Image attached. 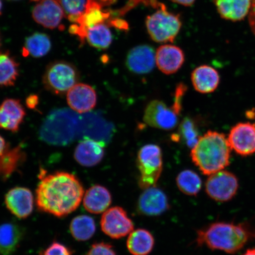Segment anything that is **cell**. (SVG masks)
<instances>
[{
  "label": "cell",
  "instance_id": "30bf717a",
  "mask_svg": "<svg viewBox=\"0 0 255 255\" xmlns=\"http://www.w3.org/2000/svg\"><path fill=\"white\" fill-rule=\"evenodd\" d=\"M111 13L103 8V5L98 0H87V7L84 13L76 23L69 27V32L77 36L82 43H84L89 28L109 21Z\"/></svg>",
  "mask_w": 255,
  "mask_h": 255
},
{
  "label": "cell",
  "instance_id": "cb8c5ba5",
  "mask_svg": "<svg viewBox=\"0 0 255 255\" xmlns=\"http://www.w3.org/2000/svg\"><path fill=\"white\" fill-rule=\"evenodd\" d=\"M23 238V230L15 223H5L0 225V254H13L20 246Z\"/></svg>",
  "mask_w": 255,
  "mask_h": 255
},
{
  "label": "cell",
  "instance_id": "8fae6325",
  "mask_svg": "<svg viewBox=\"0 0 255 255\" xmlns=\"http://www.w3.org/2000/svg\"><path fill=\"white\" fill-rule=\"evenodd\" d=\"M178 114L163 102L152 101L145 108L143 121L149 126L163 130H171L178 123Z\"/></svg>",
  "mask_w": 255,
  "mask_h": 255
},
{
  "label": "cell",
  "instance_id": "ba28073f",
  "mask_svg": "<svg viewBox=\"0 0 255 255\" xmlns=\"http://www.w3.org/2000/svg\"><path fill=\"white\" fill-rule=\"evenodd\" d=\"M238 189L237 177L224 170L209 175L205 185L207 195L219 202H228L234 198Z\"/></svg>",
  "mask_w": 255,
  "mask_h": 255
},
{
  "label": "cell",
  "instance_id": "3957f363",
  "mask_svg": "<svg viewBox=\"0 0 255 255\" xmlns=\"http://www.w3.org/2000/svg\"><path fill=\"white\" fill-rule=\"evenodd\" d=\"M231 150L225 134L209 130L191 149V157L203 174L210 175L228 166Z\"/></svg>",
  "mask_w": 255,
  "mask_h": 255
},
{
  "label": "cell",
  "instance_id": "ffe728a7",
  "mask_svg": "<svg viewBox=\"0 0 255 255\" xmlns=\"http://www.w3.org/2000/svg\"><path fill=\"white\" fill-rule=\"evenodd\" d=\"M104 141L94 139H83L75 149L74 157L79 164L93 167L103 159L105 154Z\"/></svg>",
  "mask_w": 255,
  "mask_h": 255
},
{
  "label": "cell",
  "instance_id": "5b68a950",
  "mask_svg": "<svg viewBox=\"0 0 255 255\" xmlns=\"http://www.w3.org/2000/svg\"><path fill=\"white\" fill-rule=\"evenodd\" d=\"M158 10L146 19V26L151 39L157 43L173 42L181 29L180 15L169 12L164 5L156 2Z\"/></svg>",
  "mask_w": 255,
  "mask_h": 255
},
{
  "label": "cell",
  "instance_id": "83f0119b",
  "mask_svg": "<svg viewBox=\"0 0 255 255\" xmlns=\"http://www.w3.org/2000/svg\"><path fill=\"white\" fill-rule=\"evenodd\" d=\"M18 64L8 52L0 53V87L13 86L18 76Z\"/></svg>",
  "mask_w": 255,
  "mask_h": 255
},
{
  "label": "cell",
  "instance_id": "7c38bea8",
  "mask_svg": "<svg viewBox=\"0 0 255 255\" xmlns=\"http://www.w3.org/2000/svg\"><path fill=\"white\" fill-rule=\"evenodd\" d=\"M232 150L242 156L255 153V124L241 123L232 127L228 137Z\"/></svg>",
  "mask_w": 255,
  "mask_h": 255
},
{
  "label": "cell",
  "instance_id": "7bdbcfd3",
  "mask_svg": "<svg viewBox=\"0 0 255 255\" xmlns=\"http://www.w3.org/2000/svg\"><path fill=\"white\" fill-rule=\"evenodd\" d=\"M2 3L1 0H0V15L2 13Z\"/></svg>",
  "mask_w": 255,
  "mask_h": 255
},
{
  "label": "cell",
  "instance_id": "d4e9b609",
  "mask_svg": "<svg viewBox=\"0 0 255 255\" xmlns=\"http://www.w3.org/2000/svg\"><path fill=\"white\" fill-rule=\"evenodd\" d=\"M153 235L144 229H138L130 232L127 241V247L132 255H148L154 247Z\"/></svg>",
  "mask_w": 255,
  "mask_h": 255
},
{
  "label": "cell",
  "instance_id": "b9f144b4",
  "mask_svg": "<svg viewBox=\"0 0 255 255\" xmlns=\"http://www.w3.org/2000/svg\"><path fill=\"white\" fill-rule=\"evenodd\" d=\"M116 0H100V1L103 4H110L113 3Z\"/></svg>",
  "mask_w": 255,
  "mask_h": 255
},
{
  "label": "cell",
  "instance_id": "277c9868",
  "mask_svg": "<svg viewBox=\"0 0 255 255\" xmlns=\"http://www.w3.org/2000/svg\"><path fill=\"white\" fill-rule=\"evenodd\" d=\"M82 116L68 109L54 110L41 126L40 138L49 144L65 146L83 139Z\"/></svg>",
  "mask_w": 255,
  "mask_h": 255
},
{
  "label": "cell",
  "instance_id": "bcb514c9",
  "mask_svg": "<svg viewBox=\"0 0 255 255\" xmlns=\"http://www.w3.org/2000/svg\"><path fill=\"white\" fill-rule=\"evenodd\" d=\"M0 46H1V38H0Z\"/></svg>",
  "mask_w": 255,
  "mask_h": 255
},
{
  "label": "cell",
  "instance_id": "4fadbf2b",
  "mask_svg": "<svg viewBox=\"0 0 255 255\" xmlns=\"http://www.w3.org/2000/svg\"><path fill=\"white\" fill-rule=\"evenodd\" d=\"M5 205L9 211L17 218L26 219L33 212L34 197L27 188L15 187L5 194Z\"/></svg>",
  "mask_w": 255,
  "mask_h": 255
},
{
  "label": "cell",
  "instance_id": "d6986e66",
  "mask_svg": "<svg viewBox=\"0 0 255 255\" xmlns=\"http://www.w3.org/2000/svg\"><path fill=\"white\" fill-rule=\"evenodd\" d=\"M25 116V111L20 101L5 100L0 105V128L17 132Z\"/></svg>",
  "mask_w": 255,
  "mask_h": 255
},
{
  "label": "cell",
  "instance_id": "603a6c76",
  "mask_svg": "<svg viewBox=\"0 0 255 255\" xmlns=\"http://www.w3.org/2000/svg\"><path fill=\"white\" fill-rule=\"evenodd\" d=\"M214 2L222 18L237 21L243 20L250 11L253 0H215Z\"/></svg>",
  "mask_w": 255,
  "mask_h": 255
},
{
  "label": "cell",
  "instance_id": "d6a6232c",
  "mask_svg": "<svg viewBox=\"0 0 255 255\" xmlns=\"http://www.w3.org/2000/svg\"><path fill=\"white\" fill-rule=\"evenodd\" d=\"M86 255H117L111 245L105 242L95 243L92 245Z\"/></svg>",
  "mask_w": 255,
  "mask_h": 255
},
{
  "label": "cell",
  "instance_id": "7402d4cb",
  "mask_svg": "<svg viewBox=\"0 0 255 255\" xmlns=\"http://www.w3.org/2000/svg\"><path fill=\"white\" fill-rule=\"evenodd\" d=\"M191 78L195 90L204 94L215 91L220 82L218 72L208 65L200 66L194 69Z\"/></svg>",
  "mask_w": 255,
  "mask_h": 255
},
{
  "label": "cell",
  "instance_id": "9c48e42d",
  "mask_svg": "<svg viewBox=\"0 0 255 255\" xmlns=\"http://www.w3.org/2000/svg\"><path fill=\"white\" fill-rule=\"evenodd\" d=\"M102 231L112 239H120L134 230L132 220L122 207H111L103 213L101 220Z\"/></svg>",
  "mask_w": 255,
  "mask_h": 255
},
{
  "label": "cell",
  "instance_id": "f35d334b",
  "mask_svg": "<svg viewBox=\"0 0 255 255\" xmlns=\"http://www.w3.org/2000/svg\"><path fill=\"white\" fill-rule=\"evenodd\" d=\"M170 1L184 6H191L194 4L196 0H170Z\"/></svg>",
  "mask_w": 255,
  "mask_h": 255
},
{
  "label": "cell",
  "instance_id": "ee69618b",
  "mask_svg": "<svg viewBox=\"0 0 255 255\" xmlns=\"http://www.w3.org/2000/svg\"><path fill=\"white\" fill-rule=\"evenodd\" d=\"M31 1H41V0H31Z\"/></svg>",
  "mask_w": 255,
  "mask_h": 255
},
{
  "label": "cell",
  "instance_id": "44dd1931",
  "mask_svg": "<svg viewBox=\"0 0 255 255\" xmlns=\"http://www.w3.org/2000/svg\"><path fill=\"white\" fill-rule=\"evenodd\" d=\"M83 205L87 212L92 214L103 213L112 203L110 191L101 185H95L89 188L83 197Z\"/></svg>",
  "mask_w": 255,
  "mask_h": 255
},
{
  "label": "cell",
  "instance_id": "d590c367",
  "mask_svg": "<svg viewBox=\"0 0 255 255\" xmlns=\"http://www.w3.org/2000/svg\"><path fill=\"white\" fill-rule=\"evenodd\" d=\"M108 24L117 28H120V29H127L128 28L127 22L119 18L108 21Z\"/></svg>",
  "mask_w": 255,
  "mask_h": 255
},
{
  "label": "cell",
  "instance_id": "ab89813d",
  "mask_svg": "<svg viewBox=\"0 0 255 255\" xmlns=\"http://www.w3.org/2000/svg\"><path fill=\"white\" fill-rule=\"evenodd\" d=\"M6 148V143L4 138L0 135V157L4 154Z\"/></svg>",
  "mask_w": 255,
  "mask_h": 255
},
{
  "label": "cell",
  "instance_id": "52a82bcc",
  "mask_svg": "<svg viewBox=\"0 0 255 255\" xmlns=\"http://www.w3.org/2000/svg\"><path fill=\"white\" fill-rule=\"evenodd\" d=\"M137 167L139 171V187L145 190L155 186L162 171L160 147L155 144L142 146L137 155Z\"/></svg>",
  "mask_w": 255,
  "mask_h": 255
},
{
  "label": "cell",
  "instance_id": "f1b7e54d",
  "mask_svg": "<svg viewBox=\"0 0 255 255\" xmlns=\"http://www.w3.org/2000/svg\"><path fill=\"white\" fill-rule=\"evenodd\" d=\"M85 40L91 46L97 49H105L109 47L113 41L109 25L104 23L89 28Z\"/></svg>",
  "mask_w": 255,
  "mask_h": 255
},
{
  "label": "cell",
  "instance_id": "836d02e7",
  "mask_svg": "<svg viewBox=\"0 0 255 255\" xmlns=\"http://www.w3.org/2000/svg\"><path fill=\"white\" fill-rule=\"evenodd\" d=\"M42 255H72V254L65 245L54 242L43 252Z\"/></svg>",
  "mask_w": 255,
  "mask_h": 255
},
{
  "label": "cell",
  "instance_id": "4316f807",
  "mask_svg": "<svg viewBox=\"0 0 255 255\" xmlns=\"http://www.w3.org/2000/svg\"><path fill=\"white\" fill-rule=\"evenodd\" d=\"M96 228L94 219L88 215L75 217L69 227L73 238L79 242L87 241L93 237Z\"/></svg>",
  "mask_w": 255,
  "mask_h": 255
},
{
  "label": "cell",
  "instance_id": "5bb4252c",
  "mask_svg": "<svg viewBox=\"0 0 255 255\" xmlns=\"http://www.w3.org/2000/svg\"><path fill=\"white\" fill-rule=\"evenodd\" d=\"M32 16L36 23L52 30L59 27L65 17L57 0H41L34 6Z\"/></svg>",
  "mask_w": 255,
  "mask_h": 255
},
{
  "label": "cell",
  "instance_id": "f6af8a7d",
  "mask_svg": "<svg viewBox=\"0 0 255 255\" xmlns=\"http://www.w3.org/2000/svg\"><path fill=\"white\" fill-rule=\"evenodd\" d=\"M8 1H18V0H8Z\"/></svg>",
  "mask_w": 255,
  "mask_h": 255
},
{
  "label": "cell",
  "instance_id": "ac0fdd59",
  "mask_svg": "<svg viewBox=\"0 0 255 255\" xmlns=\"http://www.w3.org/2000/svg\"><path fill=\"white\" fill-rule=\"evenodd\" d=\"M185 57L180 48L171 44H164L155 53V62L162 73L166 75L176 73L183 66Z\"/></svg>",
  "mask_w": 255,
  "mask_h": 255
},
{
  "label": "cell",
  "instance_id": "8d00e7d4",
  "mask_svg": "<svg viewBox=\"0 0 255 255\" xmlns=\"http://www.w3.org/2000/svg\"><path fill=\"white\" fill-rule=\"evenodd\" d=\"M249 21H250L251 30L255 34V0H253V3H252L250 15H249Z\"/></svg>",
  "mask_w": 255,
  "mask_h": 255
},
{
  "label": "cell",
  "instance_id": "e575fe53",
  "mask_svg": "<svg viewBox=\"0 0 255 255\" xmlns=\"http://www.w3.org/2000/svg\"><path fill=\"white\" fill-rule=\"evenodd\" d=\"M186 87L184 84H180L177 86L175 92L174 103L172 108L179 115L181 110V100L186 91Z\"/></svg>",
  "mask_w": 255,
  "mask_h": 255
},
{
  "label": "cell",
  "instance_id": "74e56055",
  "mask_svg": "<svg viewBox=\"0 0 255 255\" xmlns=\"http://www.w3.org/2000/svg\"><path fill=\"white\" fill-rule=\"evenodd\" d=\"M26 104L28 107L34 108L38 104V98L36 95H31L27 99Z\"/></svg>",
  "mask_w": 255,
  "mask_h": 255
},
{
  "label": "cell",
  "instance_id": "8992f818",
  "mask_svg": "<svg viewBox=\"0 0 255 255\" xmlns=\"http://www.w3.org/2000/svg\"><path fill=\"white\" fill-rule=\"evenodd\" d=\"M79 73L72 63L60 60L49 64L44 73L43 82L48 91L62 95L78 84Z\"/></svg>",
  "mask_w": 255,
  "mask_h": 255
},
{
  "label": "cell",
  "instance_id": "60d3db41",
  "mask_svg": "<svg viewBox=\"0 0 255 255\" xmlns=\"http://www.w3.org/2000/svg\"><path fill=\"white\" fill-rule=\"evenodd\" d=\"M242 255H255V249H250Z\"/></svg>",
  "mask_w": 255,
  "mask_h": 255
},
{
  "label": "cell",
  "instance_id": "6da1fadb",
  "mask_svg": "<svg viewBox=\"0 0 255 255\" xmlns=\"http://www.w3.org/2000/svg\"><path fill=\"white\" fill-rule=\"evenodd\" d=\"M84 196V187L77 177L59 171L41 180L36 191V203L41 212L63 218L78 209Z\"/></svg>",
  "mask_w": 255,
  "mask_h": 255
},
{
  "label": "cell",
  "instance_id": "f546056e",
  "mask_svg": "<svg viewBox=\"0 0 255 255\" xmlns=\"http://www.w3.org/2000/svg\"><path fill=\"white\" fill-rule=\"evenodd\" d=\"M176 183L181 192L191 196H196L202 186L199 175L190 170L180 172L176 178Z\"/></svg>",
  "mask_w": 255,
  "mask_h": 255
},
{
  "label": "cell",
  "instance_id": "9a60e30c",
  "mask_svg": "<svg viewBox=\"0 0 255 255\" xmlns=\"http://www.w3.org/2000/svg\"><path fill=\"white\" fill-rule=\"evenodd\" d=\"M137 209L141 214L147 216H158L169 209L166 194L158 188L145 189L139 197Z\"/></svg>",
  "mask_w": 255,
  "mask_h": 255
},
{
  "label": "cell",
  "instance_id": "2e32d148",
  "mask_svg": "<svg viewBox=\"0 0 255 255\" xmlns=\"http://www.w3.org/2000/svg\"><path fill=\"white\" fill-rule=\"evenodd\" d=\"M70 108L78 114H85L93 110L97 102V95L90 85L77 84L67 93Z\"/></svg>",
  "mask_w": 255,
  "mask_h": 255
},
{
  "label": "cell",
  "instance_id": "e0dca14e",
  "mask_svg": "<svg viewBox=\"0 0 255 255\" xmlns=\"http://www.w3.org/2000/svg\"><path fill=\"white\" fill-rule=\"evenodd\" d=\"M127 66L130 71L135 74H146L155 66V53L148 45H140L133 48L128 54Z\"/></svg>",
  "mask_w": 255,
  "mask_h": 255
},
{
  "label": "cell",
  "instance_id": "4dcf8cb0",
  "mask_svg": "<svg viewBox=\"0 0 255 255\" xmlns=\"http://www.w3.org/2000/svg\"><path fill=\"white\" fill-rule=\"evenodd\" d=\"M61 6L65 17L73 23H76L78 19L84 13L87 7V0H57Z\"/></svg>",
  "mask_w": 255,
  "mask_h": 255
},
{
  "label": "cell",
  "instance_id": "1f68e13d",
  "mask_svg": "<svg viewBox=\"0 0 255 255\" xmlns=\"http://www.w3.org/2000/svg\"><path fill=\"white\" fill-rule=\"evenodd\" d=\"M179 135L177 138L182 140L189 147L193 148L198 141L200 137L195 123L190 119H184L180 124Z\"/></svg>",
  "mask_w": 255,
  "mask_h": 255
},
{
  "label": "cell",
  "instance_id": "7a4b0ae2",
  "mask_svg": "<svg viewBox=\"0 0 255 255\" xmlns=\"http://www.w3.org/2000/svg\"><path fill=\"white\" fill-rule=\"evenodd\" d=\"M255 237L247 223L237 225L219 222L197 232L196 242L199 246H206L213 251L234 254L242 250Z\"/></svg>",
  "mask_w": 255,
  "mask_h": 255
},
{
  "label": "cell",
  "instance_id": "484cf974",
  "mask_svg": "<svg viewBox=\"0 0 255 255\" xmlns=\"http://www.w3.org/2000/svg\"><path fill=\"white\" fill-rule=\"evenodd\" d=\"M52 48V41L49 36L42 33H35L25 41L23 56L41 57L46 56Z\"/></svg>",
  "mask_w": 255,
  "mask_h": 255
}]
</instances>
